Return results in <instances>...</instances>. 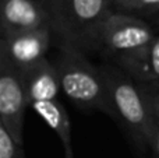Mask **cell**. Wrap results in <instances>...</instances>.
<instances>
[{
	"mask_svg": "<svg viewBox=\"0 0 159 158\" xmlns=\"http://www.w3.org/2000/svg\"><path fill=\"white\" fill-rule=\"evenodd\" d=\"M55 66L60 77L61 91L75 106L101 111L116 118L103 74L88 60L84 50L63 41Z\"/></svg>",
	"mask_w": 159,
	"mask_h": 158,
	"instance_id": "cell-1",
	"label": "cell"
},
{
	"mask_svg": "<svg viewBox=\"0 0 159 158\" xmlns=\"http://www.w3.org/2000/svg\"><path fill=\"white\" fill-rule=\"evenodd\" d=\"M113 0H56L53 31L84 52L101 48V31Z\"/></svg>",
	"mask_w": 159,
	"mask_h": 158,
	"instance_id": "cell-2",
	"label": "cell"
},
{
	"mask_svg": "<svg viewBox=\"0 0 159 158\" xmlns=\"http://www.w3.org/2000/svg\"><path fill=\"white\" fill-rule=\"evenodd\" d=\"M101 72L115 115L123 120L135 139L148 143L157 126V118L148 105L145 91L131 77L116 69L103 67Z\"/></svg>",
	"mask_w": 159,
	"mask_h": 158,
	"instance_id": "cell-3",
	"label": "cell"
},
{
	"mask_svg": "<svg viewBox=\"0 0 159 158\" xmlns=\"http://www.w3.org/2000/svg\"><path fill=\"white\" fill-rule=\"evenodd\" d=\"M157 36L154 28L135 14L113 10L101 31V48L117 60L135 55Z\"/></svg>",
	"mask_w": 159,
	"mask_h": 158,
	"instance_id": "cell-4",
	"label": "cell"
},
{
	"mask_svg": "<svg viewBox=\"0 0 159 158\" xmlns=\"http://www.w3.org/2000/svg\"><path fill=\"white\" fill-rule=\"evenodd\" d=\"M27 106H30V102L21 73L0 58V125L21 146H24Z\"/></svg>",
	"mask_w": 159,
	"mask_h": 158,
	"instance_id": "cell-5",
	"label": "cell"
},
{
	"mask_svg": "<svg viewBox=\"0 0 159 158\" xmlns=\"http://www.w3.org/2000/svg\"><path fill=\"white\" fill-rule=\"evenodd\" d=\"M52 32V28H39L2 34L0 58L11 63L20 73L27 72L46 59Z\"/></svg>",
	"mask_w": 159,
	"mask_h": 158,
	"instance_id": "cell-6",
	"label": "cell"
},
{
	"mask_svg": "<svg viewBox=\"0 0 159 158\" xmlns=\"http://www.w3.org/2000/svg\"><path fill=\"white\" fill-rule=\"evenodd\" d=\"M2 34L52 28L53 10L45 0H0Z\"/></svg>",
	"mask_w": 159,
	"mask_h": 158,
	"instance_id": "cell-7",
	"label": "cell"
},
{
	"mask_svg": "<svg viewBox=\"0 0 159 158\" xmlns=\"http://www.w3.org/2000/svg\"><path fill=\"white\" fill-rule=\"evenodd\" d=\"M120 67L144 91L159 92V35L143 50L117 60Z\"/></svg>",
	"mask_w": 159,
	"mask_h": 158,
	"instance_id": "cell-8",
	"label": "cell"
},
{
	"mask_svg": "<svg viewBox=\"0 0 159 158\" xmlns=\"http://www.w3.org/2000/svg\"><path fill=\"white\" fill-rule=\"evenodd\" d=\"M21 76L27 90L30 106L41 101L57 100L59 92L61 91L60 77L55 63H52L48 58L30 70L21 73Z\"/></svg>",
	"mask_w": 159,
	"mask_h": 158,
	"instance_id": "cell-9",
	"label": "cell"
},
{
	"mask_svg": "<svg viewBox=\"0 0 159 158\" xmlns=\"http://www.w3.org/2000/svg\"><path fill=\"white\" fill-rule=\"evenodd\" d=\"M31 108L35 111V114H38L42 118V120L59 137L64 151L63 158H75L74 148H73L71 122H70V116L63 104L59 102L57 100L41 101V102L32 104Z\"/></svg>",
	"mask_w": 159,
	"mask_h": 158,
	"instance_id": "cell-10",
	"label": "cell"
},
{
	"mask_svg": "<svg viewBox=\"0 0 159 158\" xmlns=\"http://www.w3.org/2000/svg\"><path fill=\"white\" fill-rule=\"evenodd\" d=\"M113 8L131 14H151L159 10V0H113Z\"/></svg>",
	"mask_w": 159,
	"mask_h": 158,
	"instance_id": "cell-11",
	"label": "cell"
},
{
	"mask_svg": "<svg viewBox=\"0 0 159 158\" xmlns=\"http://www.w3.org/2000/svg\"><path fill=\"white\" fill-rule=\"evenodd\" d=\"M0 158H27L24 148L0 125Z\"/></svg>",
	"mask_w": 159,
	"mask_h": 158,
	"instance_id": "cell-12",
	"label": "cell"
},
{
	"mask_svg": "<svg viewBox=\"0 0 159 158\" xmlns=\"http://www.w3.org/2000/svg\"><path fill=\"white\" fill-rule=\"evenodd\" d=\"M145 97L148 101V105L151 108L154 116L159 120V92H149L145 91Z\"/></svg>",
	"mask_w": 159,
	"mask_h": 158,
	"instance_id": "cell-13",
	"label": "cell"
},
{
	"mask_svg": "<svg viewBox=\"0 0 159 158\" xmlns=\"http://www.w3.org/2000/svg\"><path fill=\"white\" fill-rule=\"evenodd\" d=\"M147 144L152 148L155 157L159 158V120L158 119H157V126H155L154 132H152V134H151V137H149Z\"/></svg>",
	"mask_w": 159,
	"mask_h": 158,
	"instance_id": "cell-14",
	"label": "cell"
},
{
	"mask_svg": "<svg viewBox=\"0 0 159 158\" xmlns=\"http://www.w3.org/2000/svg\"><path fill=\"white\" fill-rule=\"evenodd\" d=\"M149 17H151L152 20H154V22L157 25H159V10H157V11H154V13H151V14H148Z\"/></svg>",
	"mask_w": 159,
	"mask_h": 158,
	"instance_id": "cell-15",
	"label": "cell"
},
{
	"mask_svg": "<svg viewBox=\"0 0 159 158\" xmlns=\"http://www.w3.org/2000/svg\"><path fill=\"white\" fill-rule=\"evenodd\" d=\"M48 4L50 6V8L53 10V20H55V10H56V0H45Z\"/></svg>",
	"mask_w": 159,
	"mask_h": 158,
	"instance_id": "cell-16",
	"label": "cell"
}]
</instances>
